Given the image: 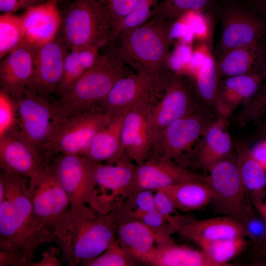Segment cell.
<instances>
[{"mask_svg":"<svg viewBox=\"0 0 266 266\" xmlns=\"http://www.w3.org/2000/svg\"><path fill=\"white\" fill-rule=\"evenodd\" d=\"M28 178L0 174V266H30L52 233L34 214L28 193Z\"/></svg>","mask_w":266,"mask_h":266,"instance_id":"cell-1","label":"cell"},{"mask_svg":"<svg viewBox=\"0 0 266 266\" xmlns=\"http://www.w3.org/2000/svg\"><path fill=\"white\" fill-rule=\"evenodd\" d=\"M117 227L110 214L99 212L87 205L72 206L56 225L52 240L63 263L84 266L116 239Z\"/></svg>","mask_w":266,"mask_h":266,"instance_id":"cell-2","label":"cell"},{"mask_svg":"<svg viewBox=\"0 0 266 266\" xmlns=\"http://www.w3.org/2000/svg\"><path fill=\"white\" fill-rule=\"evenodd\" d=\"M133 72L107 45L96 63L60 95L59 100L54 103L58 116L65 117L101 108L116 82Z\"/></svg>","mask_w":266,"mask_h":266,"instance_id":"cell-3","label":"cell"},{"mask_svg":"<svg viewBox=\"0 0 266 266\" xmlns=\"http://www.w3.org/2000/svg\"><path fill=\"white\" fill-rule=\"evenodd\" d=\"M171 23L150 19L118 35L108 45L116 56L135 72L161 74L169 69L167 61L171 44L169 37Z\"/></svg>","mask_w":266,"mask_h":266,"instance_id":"cell-4","label":"cell"},{"mask_svg":"<svg viewBox=\"0 0 266 266\" xmlns=\"http://www.w3.org/2000/svg\"><path fill=\"white\" fill-rule=\"evenodd\" d=\"M62 14L59 34L69 50L87 46L100 49L115 38L104 0H72Z\"/></svg>","mask_w":266,"mask_h":266,"instance_id":"cell-5","label":"cell"},{"mask_svg":"<svg viewBox=\"0 0 266 266\" xmlns=\"http://www.w3.org/2000/svg\"><path fill=\"white\" fill-rule=\"evenodd\" d=\"M204 176L213 192L210 204L216 211L243 224L255 212L240 175L234 150Z\"/></svg>","mask_w":266,"mask_h":266,"instance_id":"cell-6","label":"cell"},{"mask_svg":"<svg viewBox=\"0 0 266 266\" xmlns=\"http://www.w3.org/2000/svg\"><path fill=\"white\" fill-rule=\"evenodd\" d=\"M112 118L101 108L60 117L42 152L48 160L53 154L84 156L95 134Z\"/></svg>","mask_w":266,"mask_h":266,"instance_id":"cell-7","label":"cell"},{"mask_svg":"<svg viewBox=\"0 0 266 266\" xmlns=\"http://www.w3.org/2000/svg\"><path fill=\"white\" fill-rule=\"evenodd\" d=\"M135 166L127 158L112 164L97 163L87 205L103 214L121 207L134 192Z\"/></svg>","mask_w":266,"mask_h":266,"instance_id":"cell-8","label":"cell"},{"mask_svg":"<svg viewBox=\"0 0 266 266\" xmlns=\"http://www.w3.org/2000/svg\"><path fill=\"white\" fill-rule=\"evenodd\" d=\"M173 73L168 69L158 75L141 72L123 77L114 84L101 108L114 117L142 102L158 101Z\"/></svg>","mask_w":266,"mask_h":266,"instance_id":"cell-9","label":"cell"},{"mask_svg":"<svg viewBox=\"0 0 266 266\" xmlns=\"http://www.w3.org/2000/svg\"><path fill=\"white\" fill-rule=\"evenodd\" d=\"M201 107L204 106L197 96L192 80L187 75L174 73L162 96L150 112L151 146L169 124Z\"/></svg>","mask_w":266,"mask_h":266,"instance_id":"cell-10","label":"cell"},{"mask_svg":"<svg viewBox=\"0 0 266 266\" xmlns=\"http://www.w3.org/2000/svg\"><path fill=\"white\" fill-rule=\"evenodd\" d=\"M217 116L214 112L201 107L171 123L153 142L147 158L172 160L190 152L208 124Z\"/></svg>","mask_w":266,"mask_h":266,"instance_id":"cell-11","label":"cell"},{"mask_svg":"<svg viewBox=\"0 0 266 266\" xmlns=\"http://www.w3.org/2000/svg\"><path fill=\"white\" fill-rule=\"evenodd\" d=\"M29 179L28 193L33 211L53 233L70 207L68 197L51 163Z\"/></svg>","mask_w":266,"mask_h":266,"instance_id":"cell-12","label":"cell"},{"mask_svg":"<svg viewBox=\"0 0 266 266\" xmlns=\"http://www.w3.org/2000/svg\"><path fill=\"white\" fill-rule=\"evenodd\" d=\"M15 100L19 134L43 154L42 148L51 137L60 118L54 103L47 98L28 92Z\"/></svg>","mask_w":266,"mask_h":266,"instance_id":"cell-13","label":"cell"},{"mask_svg":"<svg viewBox=\"0 0 266 266\" xmlns=\"http://www.w3.org/2000/svg\"><path fill=\"white\" fill-rule=\"evenodd\" d=\"M67 48L59 34L54 40L36 48L34 71L26 91L47 99L56 92L62 80Z\"/></svg>","mask_w":266,"mask_h":266,"instance_id":"cell-14","label":"cell"},{"mask_svg":"<svg viewBox=\"0 0 266 266\" xmlns=\"http://www.w3.org/2000/svg\"><path fill=\"white\" fill-rule=\"evenodd\" d=\"M51 164L68 197L70 206L87 205L97 163L84 156L60 154Z\"/></svg>","mask_w":266,"mask_h":266,"instance_id":"cell-15","label":"cell"},{"mask_svg":"<svg viewBox=\"0 0 266 266\" xmlns=\"http://www.w3.org/2000/svg\"><path fill=\"white\" fill-rule=\"evenodd\" d=\"M157 101L142 102L125 113L121 129L120 159L127 158L139 164L147 158L151 146L149 117Z\"/></svg>","mask_w":266,"mask_h":266,"instance_id":"cell-16","label":"cell"},{"mask_svg":"<svg viewBox=\"0 0 266 266\" xmlns=\"http://www.w3.org/2000/svg\"><path fill=\"white\" fill-rule=\"evenodd\" d=\"M50 163L19 134L17 128L0 137L2 170L30 178Z\"/></svg>","mask_w":266,"mask_h":266,"instance_id":"cell-17","label":"cell"},{"mask_svg":"<svg viewBox=\"0 0 266 266\" xmlns=\"http://www.w3.org/2000/svg\"><path fill=\"white\" fill-rule=\"evenodd\" d=\"M266 33L263 19L242 9H228L222 19L219 57L232 49L260 42Z\"/></svg>","mask_w":266,"mask_h":266,"instance_id":"cell-18","label":"cell"},{"mask_svg":"<svg viewBox=\"0 0 266 266\" xmlns=\"http://www.w3.org/2000/svg\"><path fill=\"white\" fill-rule=\"evenodd\" d=\"M36 48L24 41L1 60L0 90L14 99L22 97L31 83Z\"/></svg>","mask_w":266,"mask_h":266,"instance_id":"cell-19","label":"cell"},{"mask_svg":"<svg viewBox=\"0 0 266 266\" xmlns=\"http://www.w3.org/2000/svg\"><path fill=\"white\" fill-rule=\"evenodd\" d=\"M21 18L24 41L34 47L51 42L60 33L62 14L58 0H46L30 7Z\"/></svg>","mask_w":266,"mask_h":266,"instance_id":"cell-20","label":"cell"},{"mask_svg":"<svg viewBox=\"0 0 266 266\" xmlns=\"http://www.w3.org/2000/svg\"><path fill=\"white\" fill-rule=\"evenodd\" d=\"M228 119L217 116L207 126L192 152L198 167L209 171L234 151Z\"/></svg>","mask_w":266,"mask_h":266,"instance_id":"cell-21","label":"cell"},{"mask_svg":"<svg viewBox=\"0 0 266 266\" xmlns=\"http://www.w3.org/2000/svg\"><path fill=\"white\" fill-rule=\"evenodd\" d=\"M202 177L178 166L172 160L149 158L136 164L134 192L140 190L155 191Z\"/></svg>","mask_w":266,"mask_h":266,"instance_id":"cell-22","label":"cell"},{"mask_svg":"<svg viewBox=\"0 0 266 266\" xmlns=\"http://www.w3.org/2000/svg\"><path fill=\"white\" fill-rule=\"evenodd\" d=\"M263 81L258 72L221 79L215 102L217 115L229 119L237 107L245 104L256 94Z\"/></svg>","mask_w":266,"mask_h":266,"instance_id":"cell-23","label":"cell"},{"mask_svg":"<svg viewBox=\"0 0 266 266\" xmlns=\"http://www.w3.org/2000/svg\"><path fill=\"white\" fill-rule=\"evenodd\" d=\"M116 238L119 244L134 261L149 264L156 248L159 233L134 219L116 221Z\"/></svg>","mask_w":266,"mask_h":266,"instance_id":"cell-24","label":"cell"},{"mask_svg":"<svg viewBox=\"0 0 266 266\" xmlns=\"http://www.w3.org/2000/svg\"><path fill=\"white\" fill-rule=\"evenodd\" d=\"M241 178L255 210L266 215V170L254 158L247 142H233Z\"/></svg>","mask_w":266,"mask_h":266,"instance_id":"cell-25","label":"cell"},{"mask_svg":"<svg viewBox=\"0 0 266 266\" xmlns=\"http://www.w3.org/2000/svg\"><path fill=\"white\" fill-rule=\"evenodd\" d=\"M179 233L198 245L224 239L247 237L245 228L241 223L224 215L204 220L192 219Z\"/></svg>","mask_w":266,"mask_h":266,"instance_id":"cell-26","label":"cell"},{"mask_svg":"<svg viewBox=\"0 0 266 266\" xmlns=\"http://www.w3.org/2000/svg\"><path fill=\"white\" fill-rule=\"evenodd\" d=\"M265 56L260 42L229 50L216 61L220 78L259 73Z\"/></svg>","mask_w":266,"mask_h":266,"instance_id":"cell-27","label":"cell"},{"mask_svg":"<svg viewBox=\"0 0 266 266\" xmlns=\"http://www.w3.org/2000/svg\"><path fill=\"white\" fill-rule=\"evenodd\" d=\"M124 114L113 117L95 134L84 156L96 163L106 161L112 164L120 159L121 129Z\"/></svg>","mask_w":266,"mask_h":266,"instance_id":"cell-28","label":"cell"},{"mask_svg":"<svg viewBox=\"0 0 266 266\" xmlns=\"http://www.w3.org/2000/svg\"><path fill=\"white\" fill-rule=\"evenodd\" d=\"M160 190L169 197L178 210L183 211L201 208L210 204L213 198V191L204 176Z\"/></svg>","mask_w":266,"mask_h":266,"instance_id":"cell-29","label":"cell"},{"mask_svg":"<svg viewBox=\"0 0 266 266\" xmlns=\"http://www.w3.org/2000/svg\"><path fill=\"white\" fill-rule=\"evenodd\" d=\"M149 264L156 266H211L201 250L177 244L171 237L157 243Z\"/></svg>","mask_w":266,"mask_h":266,"instance_id":"cell-30","label":"cell"},{"mask_svg":"<svg viewBox=\"0 0 266 266\" xmlns=\"http://www.w3.org/2000/svg\"><path fill=\"white\" fill-rule=\"evenodd\" d=\"M220 79L217 62L212 54L206 60L196 77L192 80L202 105L215 113L217 90Z\"/></svg>","mask_w":266,"mask_h":266,"instance_id":"cell-31","label":"cell"},{"mask_svg":"<svg viewBox=\"0 0 266 266\" xmlns=\"http://www.w3.org/2000/svg\"><path fill=\"white\" fill-rule=\"evenodd\" d=\"M248 244L246 237H239L203 242L198 245L211 266H220L237 256Z\"/></svg>","mask_w":266,"mask_h":266,"instance_id":"cell-32","label":"cell"},{"mask_svg":"<svg viewBox=\"0 0 266 266\" xmlns=\"http://www.w3.org/2000/svg\"><path fill=\"white\" fill-rule=\"evenodd\" d=\"M24 41L21 18L13 13L0 15V59L1 60Z\"/></svg>","mask_w":266,"mask_h":266,"instance_id":"cell-33","label":"cell"},{"mask_svg":"<svg viewBox=\"0 0 266 266\" xmlns=\"http://www.w3.org/2000/svg\"><path fill=\"white\" fill-rule=\"evenodd\" d=\"M209 0H163L150 19L172 22L191 10L204 11Z\"/></svg>","mask_w":266,"mask_h":266,"instance_id":"cell-34","label":"cell"},{"mask_svg":"<svg viewBox=\"0 0 266 266\" xmlns=\"http://www.w3.org/2000/svg\"><path fill=\"white\" fill-rule=\"evenodd\" d=\"M90 67L81 56L78 48L67 51L65 59L63 75L57 93L60 96L66 92Z\"/></svg>","mask_w":266,"mask_h":266,"instance_id":"cell-35","label":"cell"},{"mask_svg":"<svg viewBox=\"0 0 266 266\" xmlns=\"http://www.w3.org/2000/svg\"><path fill=\"white\" fill-rule=\"evenodd\" d=\"M252 249L258 259L266 258V221L256 211L243 224Z\"/></svg>","mask_w":266,"mask_h":266,"instance_id":"cell-36","label":"cell"},{"mask_svg":"<svg viewBox=\"0 0 266 266\" xmlns=\"http://www.w3.org/2000/svg\"><path fill=\"white\" fill-rule=\"evenodd\" d=\"M266 116V84L261 86L256 94L245 104L235 117V122L243 127Z\"/></svg>","mask_w":266,"mask_h":266,"instance_id":"cell-37","label":"cell"},{"mask_svg":"<svg viewBox=\"0 0 266 266\" xmlns=\"http://www.w3.org/2000/svg\"><path fill=\"white\" fill-rule=\"evenodd\" d=\"M158 0H136L131 11L124 18L118 35L126 33L149 20L154 12L152 8H156Z\"/></svg>","mask_w":266,"mask_h":266,"instance_id":"cell-38","label":"cell"},{"mask_svg":"<svg viewBox=\"0 0 266 266\" xmlns=\"http://www.w3.org/2000/svg\"><path fill=\"white\" fill-rule=\"evenodd\" d=\"M191 27L197 42L210 44L213 34L212 22L204 11L191 10L181 16Z\"/></svg>","mask_w":266,"mask_h":266,"instance_id":"cell-39","label":"cell"},{"mask_svg":"<svg viewBox=\"0 0 266 266\" xmlns=\"http://www.w3.org/2000/svg\"><path fill=\"white\" fill-rule=\"evenodd\" d=\"M134 261L116 239L100 255L86 263L85 266H130Z\"/></svg>","mask_w":266,"mask_h":266,"instance_id":"cell-40","label":"cell"},{"mask_svg":"<svg viewBox=\"0 0 266 266\" xmlns=\"http://www.w3.org/2000/svg\"><path fill=\"white\" fill-rule=\"evenodd\" d=\"M18 113L15 100L0 91V137L17 127Z\"/></svg>","mask_w":266,"mask_h":266,"instance_id":"cell-41","label":"cell"},{"mask_svg":"<svg viewBox=\"0 0 266 266\" xmlns=\"http://www.w3.org/2000/svg\"><path fill=\"white\" fill-rule=\"evenodd\" d=\"M193 50V44L175 42L167 59V68L174 73L187 75Z\"/></svg>","mask_w":266,"mask_h":266,"instance_id":"cell-42","label":"cell"},{"mask_svg":"<svg viewBox=\"0 0 266 266\" xmlns=\"http://www.w3.org/2000/svg\"><path fill=\"white\" fill-rule=\"evenodd\" d=\"M104 0L112 18L115 39L118 34L124 18L131 11L136 0Z\"/></svg>","mask_w":266,"mask_h":266,"instance_id":"cell-43","label":"cell"},{"mask_svg":"<svg viewBox=\"0 0 266 266\" xmlns=\"http://www.w3.org/2000/svg\"><path fill=\"white\" fill-rule=\"evenodd\" d=\"M211 54L210 43L203 42H197L194 47L193 53L187 76L193 80L198 74L206 60Z\"/></svg>","mask_w":266,"mask_h":266,"instance_id":"cell-44","label":"cell"},{"mask_svg":"<svg viewBox=\"0 0 266 266\" xmlns=\"http://www.w3.org/2000/svg\"><path fill=\"white\" fill-rule=\"evenodd\" d=\"M169 37L171 43L175 41L193 44L195 41L191 27L181 16L172 22Z\"/></svg>","mask_w":266,"mask_h":266,"instance_id":"cell-45","label":"cell"},{"mask_svg":"<svg viewBox=\"0 0 266 266\" xmlns=\"http://www.w3.org/2000/svg\"><path fill=\"white\" fill-rule=\"evenodd\" d=\"M46 0H0V11L2 13H13L22 9H27Z\"/></svg>","mask_w":266,"mask_h":266,"instance_id":"cell-46","label":"cell"},{"mask_svg":"<svg viewBox=\"0 0 266 266\" xmlns=\"http://www.w3.org/2000/svg\"><path fill=\"white\" fill-rule=\"evenodd\" d=\"M58 255H60L58 247L50 248L42 254V257L39 261H33L30 266H61L63 263Z\"/></svg>","mask_w":266,"mask_h":266,"instance_id":"cell-47","label":"cell"},{"mask_svg":"<svg viewBox=\"0 0 266 266\" xmlns=\"http://www.w3.org/2000/svg\"><path fill=\"white\" fill-rule=\"evenodd\" d=\"M251 150L254 158L266 170V138L259 139Z\"/></svg>","mask_w":266,"mask_h":266,"instance_id":"cell-48","label":"cell"},{"mask_svg":"<svg viewBox=\"0 0 266 266\" xmlns=\"http://www.w3.org/2000/svg\"><path fill=\"white\" fill-rule=\"evenodd\" d=\"M253 138L256 140L266 138V119L257 128Z\"/></svg>","mask_w":266,"mask_h":266,"instance_id":"cell-49","label":"cell"},{"mask_svg":"<svg viewBox=\"0 0 266 266\" xmlns=\"http://www.w3.org/2000/svg\"><path fill=\"white\" fill-rule=\"evenodd\" d=\"M263 80H266V55H265L264 61L259 71Z\"/></svg>","mask_w":266,"mask_h":266,"instance_id":"cell-50","label":"cell"},{"mask_svg":"<svg viewBox=\"0 0 266 266\" xmlns=\"http://www.w3.org/2000/svg\"><path fill=\"white\" fill-rule=\"evenodd\" d=\"M257 7L261 11L266 14V0H262L258 1Z\"/></svg>","mask_w":266,"mask_h":266,"instance_id":"cell-51","label":"cell"}]
</instances>
